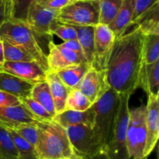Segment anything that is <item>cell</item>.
I'll use <instances>...</instances> for the list:
<instances>
[{
	"label": "cell",
	"mask_w": 159,
	"mask_h": 159,
	"mask_svg": "<svg viewBox=\"0 0 159 159\" xmlns=\"http://www.w3.org/2000/svg\"><path fill=\"white\" fill-rule=\"evenodd\" d=\"M144 35L135 27L115 40L106 67V79L119 94L131 95L138 88Z\"/></svg>",
	"instance_id": "6da1fadb"
},
{
	"label": "cell",
	"mask_w": 159,
	"mask_h": 159,
	"mask_svg": "<svg viewBox=\"0 0 159 159\" xmlns=\"http://www.w3.org/2000/svg\"><path fill=\"white\" fill-rule=\"evenodd\" d=\"M35 151L38 159H68L74 155L67 132L54 120L37 121Z\"/></svg>",
	"instance_id": "7a4b0ae2"
},
{
	"label": "cell",
	"mask_w": 159,
	"mask_h": 159,
	"mask_svg": "<svg viewBox=\"0 0 159 159\" xmlns=\"http://www.w3.org/2000/svg\"><path fill=\"white\" fill-rule=\"evenodd\" d=\"M0 39L18 46L29 53L44 71L49 70L47 54L26 22L8 20L0 25Z\"/></svg>",
	"instance_id": "3957f363"
},
{
	"label": "cell",
	"mask_w": 159,
	"mask_h": 159,
	"mask_svg": "<svg viewBox=\"0 0 159 159\" xmlns=\"http://www.w3.org/2000/svg\"><path fill=\"white\" fill-rule=\"evenodd\" d=\"M120 104V94L110 87L93 103L94 122L93 129L99 139L103 151L110 141Z\"/></svg>",
	"instance_id": "277c9868"
},
{
	"label": "cell",
	"mask_w": 159,
	"mask_h": 159,
	"mask_svg": "<svg viewBox=\"0 0 159 159\" xmlns=\"http://www.w3.org/2000/svg\"><path fill=\"white\" fill-rule=\"evenodd\" d=\"M120 94V104L110 141L104 152L110 159H130L127 147V130L129 121V94Z\"/></svg>",
	"instance_id": "5b68a950"
},
{
	"label": "cell",
	"mask_w": 159,
	"mask_h": 159,
	"mask_svg": "<svg viewBox=\"0 0 159 159\" xmlns=\"http://www.w3.org/2000/svg\"><path fill=\"white\" fill-rule=\"evenodd\" d=\"M146 105L130 109L127 130V147L131 159L144 157L146 144Z\"/></svg>",
	"instance_id": "8992f818"
},
{
	"label": "cell",
	"mask_w": 159,
	"mask_h": 159,
	"mask_svg": "<svg viewBox=\"0 0 159 159\" xmlns=\"http://www.w3.org/2000/svg\"><path fill=\"white\" fill-rule=\"evenodd\" d=\"M59 23L71 26H96L99 23V0H77L59 10Z\"/></svg>",
	"instance_id": "52a82bcc"
},
{
	"label": "cell",
	"mask_w": 159,
	"mask_h": 159,
	"mask_svg": "<svg viewBox=\"0 0 159 159\" xmlns=\"http://www.w3.org/2000/svg\"><path fill=\"white\" fill-rule=\"evenodd\" d=\"M74 154L83 159H92L103 151L93 126L74 125L65 127Z\"/></svg>",
	"instance_id": "ba28073f"
},
{
	"label": "cell",
	"mask_w": 159,
	"mask_h": 159,
	"mask_svg": "<svg viewBox=\"0 0 159 159\" xmlns=\"http://www.w3.org/2000/svg\"><path fill=\"white\" fill-rule=\"evenodd\" d=\"M59 10L43 7L34 2L29 6L26 14V23L40 41L43 40L48 42L53 41L51 26L57 20Z\"/></svg>",
	"instance_id": "9c48e42d"
},
{
	"label": "cell",
	"mask_w": 159,
	"mask_h": 159,
	"mask_svg": "<svg viewBox=\"0 0 159 159\" xmlns=\"http://www.w3.org/2000/svg\"><path fill=\"white\" fill-rule=\"evenodd\" d=\"M94 28V61L92 66L105 70L116 37L107 25L98 23Z\"/></svg>",
	"instance_id": "30bf717a"
},
{
	"label": "cell",
	"mask_w": 159,
	"mask_h": 159,
	"mask_svg": "<svg viewBox=\"0 0 159 159\" xmlns=\"http://www.w3.org/2000/svg\"><path fill=\"white\" fill-rule=\"evenodd\" d=\"M110 88L106 79L105 70H99L92 65L77 87L93 104Z\"/></svg>",
	"instance_id": "8fae6325"
},
{
	"label": "cell",
	"mask_w": 159,
	"mask_h": 159,
	"mask_svg": "<svg viewBox=\"0 0 159 159\" xmlns=\"http://www.w3.org/2000/svg\"><path fill=\"white\" fill-rule=\"evenodd\" d=\"M48 47L49 52L47 55V61L48 69L51 71L57 72L82 62L88 63L85 59L81 57L76 52L56 45L53 41L48 42Z\"/></svg>",
	"instance_id": "7c38bea8"
},
{
	"label": "cell",
	"mask_w": 159,
	"mask_h": 159,
	"mask_svg": "<svg viewBox=\"0 0 159 159\" xmlns=\"http://www.w3.org/2000/svg\"><path fill=\"white\" fill-rule=\"evenodd\" d=\"M148 95L146 105V144L144 157H148L156 146L159 137V96Z\"/></svg>",
	"instance_id": "4fadbf2b"
},
{
	"label": "cell",
	"mask_w": 159,
	"mask_h": 159,
	"mask_svg": "<svg viewBox=\"0 0 159 159\" xmlns=\"http://www.w3.org/2000/svg\"><path fill=\"white\" fill-rule=\"evenodd\" d=\"M3 72L23 79L31 84L46 80V71L35 61L32 62H5Z\"/></svg>",
	"instance_id": "5bb4252c"
},
{
	"label": "cell",
	"mask_w": 159,
	"mask_h": 159,
	"mask_svg": "<svg viewBox=\"0 0 159 159\" xmlns=\"http://www.w3.org/2000/svg\"><path fill=\"white\" fill-rule=\"evenodd\" d=\"M36 124L37 119L26 106H0V125L13 128L20 124Z\"/></svg>",
	"instance_id": "9a60e30c"
},
{
	"label": "cell",
	"mask_w": 159,
	"mask_h": 159,
	"mask_svg": "<svg viewBox=\"0 0 159 159\" xmlns=\"http://www.w3.org/2000/svg\"><path fill=\"white\" fill-rule=\"evenodd\" d=\"M34 84L6 72H0V90L7 92L18 98L30 97Z\"/></svg>",
	"instance_id": "2e32d148"
},
{
	"label": "cell",
	"mask_w": 159,
	"mask_h": 159,
	"mask_svg": "<svg viewBox=\"0 0 159 159\" xmlns=\"http://www.w3.org/2000/svg\"><path fill=\"white\" fill-rule=\"evenodd\" d=\"M148 94L159 96V59L151 64L142 62L138 79V88Z\"/></svg>",
	"instance_id": "e0dca14e"
},
{
	"label": "cell",
	"mask_w": 159,
	"mask_h": 159,
	"mask_svg": "<svg viewBox=\"0 0 159 159\" xmlns=\"http://www.w3.org/2000/svg\"><path fill=\"white\" fill-rule=\"evenodd\" d=\"M46 81L49 85L57 114L65 110V103L70 90L61 81L57 73L48 70L46 73Z\"/></svg>",
	"instance_id": "ac0fdd59"
},
{
	"label": "cell",
	"mask_w": 159,
	"mask_h": 159,
	"mask_svg": "<svg viewBox=\"0 0 159 159\" xmlns=\"http://www.w3.org/2000/svg\"><path fill=\"white\" fill-rule=\"evenodd\" d=\"M95 112L93 108L90 107L83 112L73 110H65L61 113L57 114L53 120L57 122L64 128L68 126L74 125H86L93 126L94 122Z\"/></svg>",
	"instance_id": "d6986e66"
},
{
	"label": "cell",
	"mask_w": 159,
	"mask_h": 159,
	"mask_svg": "<svg viewBox=\"0 0 159 159\" xmlns=\"http://www.w3.org/2000/svg\"><path fill=\"white\" fill-rule=\"evenodd\" d=\"M134 11V0H123L116 18L109 25V27L114 34L116 38L125 34L130 26L132 16Z\"/></svg>",
	"instance_id": "ffe728a7"
},
{
	"label": "cell",
	"mask_w": 159,
	"mask_h": 159,
	"mask_svg": "<svg viewBox=\"0 0 159 159\" xmlns=\"http://www.w3.org/2000/svg\"><path fill=\"white\" fill-rule=\"evenodd\" d=\"M132 25H136L144 35H159V2L141 14Z\"/></svg>",
	"instance_id": "44dd1931"
},
{
	"label": "cell",
	"mask_w": 159,
	"mask_h": 159,
	"mask_svg": "<svg viewBox=\"0 0 159 159\" xmlns=\"http://www.w3.org/2000/svg\"><path fill=\"white\" fill-rule=\"evenodd\" d=\"M77 33V39L82 47L87 62L93 65L94 61V26H73Z\"/></svg>",
	"instance_id": "7402d4cb"
},
{
	"label": "cell",
	"mask_w": 159,
	"mask_h": 159,
	"mask_svg": "<svg viewBox=\"0 0 159 159\" xmlns=\"http://www.w3.org/2000/svg\"><path fill=\"white\" fill-rule=\"evenodd\" d=\"M91 65L86 62H82L79 65L68 67L64 70L56 72L62 82L70 89H77L81 80L84 77Z\"/></svg>",
	"instance_id": "603a6c76"
},
{
	"label": "cell",
	"mask_w": 159,
	"mask_h": 159,
	"mask_svg": "<svg viewBox=\"0 0 159 159\" xmlns=\"http://www.w3.org/2000/svg\"><path fill=\"white\" fill-rule=\"evenodd\" d=\"M30 97L43 106L53 117L57 115L49 85L46 80L34 84L31 90Z\"/></svg>",
	"instance_id": "cb8c5ba5"
},
{
	"label": "cell",
	"mask_w": 159,
	"mask_h": 159,
	"mask_svg": "<svg viewBox=\"0 0 159 159\" xmlns=\"http://www.w3.org/2000/svg\"><path fill=\"white\" fill-rule=\"evenodd\" d=\"M123 0H99V23L109 25L114 20Z\"/></svg>",
	"instance_id": "d4e9b609"
},
{
	"label": "cell",
	"mask_w": 159,
	"mask_h": 159,
	"mask_svg": "<svg viewBox=\"0 0 159 159\" xmlns=\"http://www.w3.org/2000/svg\"><path fill=\"white\" fill-rule=\"evenodd\" d=\"M159 59V35H144L142 46V62L151 64Z\"/></svg>",
	"instance_id": "484cf974"
},
{
	"label": "cell",
	"mask_w": 159,
	"mask_h": 159,
	"mask_svg": "<svg viewBox=\"0 0 159 159\" xmlns=\"http://www.w3.org/2000/svg\"><path fill=\"white\" fill-rule=\"evenodd\" d=\"M6 128V127H5ZM12 137L16 148L18 152V159H38L35 148L29 142L17 134L15 131L6 128Z\"/></svg>",
	"instance_id": "4316f807"
},
{
	"label": "cell",
	"mask_w": 159,
	"mask_h": 159,
	"mask_svg": "<svg viewBox=\"0 0 159 159\" xmlns=\"http://www.w3.org/2000/svg\"><path fill=\"white\" fill-rule=\"evenodd\" d=\"M93 105V103L79 89H72L69 91L65 103V110L83 112Z\"/></svg>",
	"instance_id": "83f0119b"
},
{
	"label": "cell",
	"mask_w": 159,
	"mask_h": 159,
	"mask_svg": "<svg viewBox=\"0 0 159 159\" xmlns=\"http://www.w3.org/2000/svg\"><path fill=\"white\" fill-rule=\"evenodd\" d=\"M0 159H18V152L9 131L0 125Z\"/></svg>",
	"instance_id": "f1b7e54d"
},
{
	"label": "cell",
	"mask_w": 159,
	"mask_h": 159,
	"mask_svg": "<svg viewBox=\"0 0 159 159\" xmlns=\"http://www.w3.org/2000/svg\"><path fill=\"white\" fill-rule=\"evenodd\" d=\"M5 62H32L34 58L23 48L2 41Z\"/></svg>",
	"instance_id": "f546056e"
},
{
	"label": "cell",
	"mask_w": 159,
	"mask_h": 159,
	"mask_svg": "<svg viewBox=\"0 0 159 159\" xmlns=\"http://www.w3.org/2000/svg\"><path fill=\"white\" fill-rule=\"evenodd\" d=\"M20 101L26 108L34 115L37 121H51L54 117L46 111V109L40 105L38 102L33 99L31 97L25 98H20Z\"/></svg>",
	"instance_id": "4dcf8cb0"
},
{
	"label": "cell",
	"mask_w": 159,
	"mask_h": 159,
	"mask_svg": "<svg viewBox=\"0 0 159 159\" xmlns=\"http://www.w3.org/2000/svg\"><path fill=\"white\" fill-rule=\"evenodd\" d=\"M51 33L52 35L60 37L64 41L77 39V33L73 26L65 23H59L56 20L51 26Z\"/></svg>",
	"instance_id": "1f68e13d"
},
{
	"label": "cell",
	"mask_w": 159,
	"mask_h": 159,
	"mask_svg": "<svg viewBox=\"0 0 159 159\" xmlns=\"http://www.w3.org/2000/svg\"><path fill=\"white\" fill-rule=\"evenodd\" d=\"M15 131L17 134L35 147L37 140V128L36 124H20L13 128H8Z\"/></svg>",
	"instance_id": "d6a6232c"
},
{
	"label": "cell",
	"mask_w": 159,
	"mask_h": 159,
	"mask_svg": "<svg viewBox=\"0 0 159 159\" xmlns=\"http://www.w3.org/2000/svg\"><path fill=\"white\" fill-rule=\"evenodd\" d=\"M36 0H13L12 15L9 20L26 22L27 10L30 4Z\"/></svg>",
	"instance_id": "836d02e7"
},
{
	"label": "cell",
	"mask_w": 159,
	"mask_h": 159,
	"mask_svg": "<svg viewBox=\"0 0 159 159\" xmlns=\"http://www.w3.org/2000/svg\"><path fill=\"white\" fill-rule=\"evenodd\" d=\"M158 2V0H134V11L132 16L130 26H132L134 20L138 19L141 14L144 13L145 11L150 9L153 5Z\"/></svg>",
	"instance_id": "e575fe53"
},
{
	"label": "cell",
	"mask_w": 159,
	"mask_h": 159,
	"mask_svg": "<svg viewBox=\"0 0 159 159\" xmlns=\"http://www.w3.org/2000/svg\"><path fill=\"white\" fill-rule=\"evenodd\" d=\"M75 1L76 0H36L35 2L43 7L60 10L62 8L71 4Z\"/></svg>",
	"instance_id": "d590c367"
},
{
	"label": "cell",
	"mask_w": 159,
	"mask_h": 159,
	"mask_svg": "<svg viewBox=\"0 0 159 159\" xmlns=\"http://www.w3.org/2000/svg\"><path fill=\"white\" fill-rule=\"evenodd\" d=\"M12 9V2L8 0H0V25L11 18Z\"/></svg>",
	"instance_id": "8d00e7d4"
},
{
	"label": "cell",
	"mask_w": 159,
	"mask_h": 159,
	"mask_svg": "<svg viewBox=\"0 0 159 159\" xmlns=\"http://www.w3.org/2000/svg\"><path fill=\"white\" fill-rule=\"evenodd\" d=\"M21 104L20 98L7 92L0 90V106H17Z\"/></svg>",
	"instance_id": "74e56055"
},
{
	"label": "cell",
	"mask_w": 159,
	"mask_h": 159,
	"mask_svg": "<svg viewBox=\"0 0 159 159\" xmlns=\"http://www.w3.org/2000/svg\"><path fill=\"white\" fill-rule=\"evenodd\" d=\"M61 47H63V48H68V49L71 50V51H75V52L77 53L78 55L81 56V57L85 59V56H84L83 51H82V47H81L80 44H79L78 39H75V40H69L66 41H64L63 43L59 44ZM86 60V59H85Z\"/></svg>",
	"instance_id": "f35d334b"
},
{
	"label": "cell",
	"mask_w": 159,
	"mask_h": 159,
	"mask_svg": "<svg viewBox=\"0 0 159 159\" xmlns=\"http://www.w3.org/2000/svg\"><path fill=\"white\" fill-rule=\"evenodd\" d=\"M4 52H3L2 41L0 39V72H3V65H4Z\"/></svg>",
	"instance_id": "ab89813d"
},
{
	"label": "cell",
	"mask_w": 159,
	"mask_h": 159,
	"mask_svg": "<svg viewBox=\"0 0 159 159\" xmlns=\"http://www.w3.org/2000/svg\"><path fill=\"white\" fill-rule=\"evenodd\" d=\"M92 159H110L104 151H101Z\"/></svg>",
	"instance_id": "60d3db41"
},
{
	"label": "cell",
	"mask_w": 159,
	"mask_h": 159,
	"mask_svg": "<svg viewBox=\"0 0 159 159\" xmlns=\"http://www.w3.org/2000/svg\"><path fill=\"white\" fill-rule=\"evenodd\" d=\"M68 159H83V158H82V157H79V156H77V155H76V154H74V155L71 156V157H69V158H68Z\"/></svg>",
	"instance_id": "b9f144b4"
},
{
	"label": "cell",
	"mask_w": 159,
	"mask_h": 159,
	"mask_svg": "<svg viewBox=\"0 0 159 159\" xmlns=\"http://www.w3.org/2000/svg\"><path fill=\"white\" fill-rule=\"evenodd\" d=\"M8 1L10 2H12V3H13V0H8Z\"/></svg>",
	"instance_id": "7bdbcfd3"
},
{
	"label": "cell",
	"mask_w": 159,
	"mask_h": 159,
	"mask_svg": "<svg viewBox=\"0 0 159 159\" xmlns=\"http://www.w3.org/2000/svg\"><path fill=\"white\" fill-rule=\"evenodd\" d=\"M82 1H94V0H82Z\"/></svg>",
	"instance_id": "ee69618b"
},
{
	"label": "cell",
	"mask_w": 159,
	"mask_h": 159,
	"mask_svg": "<svg viewBox=\"0 0 159 159\" xmlns=\"http://www.w3.org/2000/svg\"><path fill=\"white\" fill-rule=\"evenodd\" d=\"M130 159H131V158H130ZM141 159H148V157H143V158H141Z\"/></svg>",
	"instance_id": "f6af8a7d"
}]
</instances>
